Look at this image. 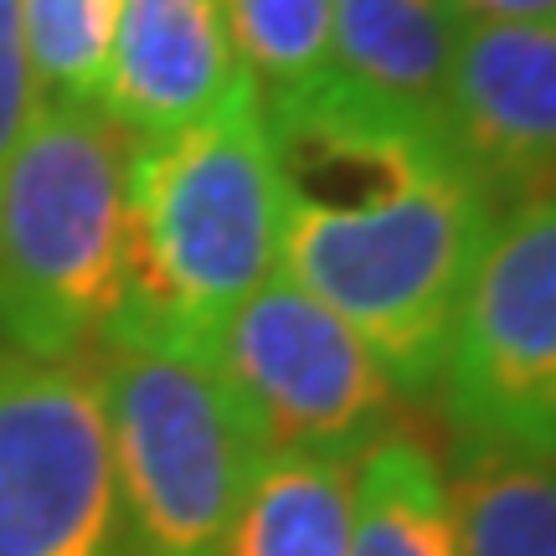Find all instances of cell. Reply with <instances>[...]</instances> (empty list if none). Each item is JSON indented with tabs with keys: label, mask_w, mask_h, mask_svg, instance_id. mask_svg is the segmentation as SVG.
Returning a JSON list of instances; mask_svg holds the SVG:
<instances>
[{
	"label": "cell",
	"mask_w": 556,
	"mask_h": 556,
	"mask_svg": "<svg viewBox=\"0 0 556 556\" xmlns=\"http://www.w3.org/2000/svg\"><path fill=\"white\" fill-rule=\"evenodd\" d=\"M278 160V268L336 309L402 402L438 397L464 289L500 206L438 124L392 114L340 78L263 103Z\"/></svg>",
	"instance_id": "obj_1"
},
{
	"label": "cell",
	"mask_w": 556,
	"mask_h": 556,
	"mask_svg": "<svg viewBox=\"0 0 556 556\" xmlns=\"http://www.w3.org/2000/svg\"><path fill=\"white\" fill-rule=\"evenodd\" d=\"M283 197L253 88L212 119L124 155L119 299L99 345L212 361L227 319L278 274Z\"/></svg>",
	"instance_id": "obj_2"
},
{
	"label": "cell",
	"mask_w": 556,
	"mask_h": 556,
	"mask_svg": "<svg viewBox=\"0 0 556 556\" xmlns=\"http://www.w3.org/2000/svg\"><path fill=\"white\" fill-rule=\"evenodd\" d=\"M124 155L99 109L37 103L0 176V345L83 361L119 299Z\"/></svg>",
	"instance_id": "obj_3"
},
{
	"label": "cell",
	"mask_w": 556,
	"mask_h": 556,
	"mask_svg": "<svg viewBox=\"0 0 556 556\" xmlns=\"http://www.w3.org/2000/svg\"><path fill=\"white\" fill-rule=\"evenodd\" d=\"M99 402L129 556H222L268 443L212 361L99 345Z\"/></svg>",
	"instance_id": "obj_4"
},
{
	"label": "cell",
	"mask_w": 556,
	"mask_h": 556,
	"mask_svg": "<svg viewBox=\"0 0 556 556\" xmlns=\"http://www.w3.org/2000/svg\"><path fill=\"white\" fill-rule=\"evenodd\" d=\"M454 438L556 458V191L500 212L438 377Z\"/></svg>",
	"instance_id": "obj_5"
},
{
	"label": "cell",
	"mask_w": 556,
	"mask_h": 556,
	"mask_svg": "<svg viewBox=\"0 0 556 556\" xmlns=\"http://www.w3.org/2000/svg\"><path fill=\"white\" fill-rule=\"evenodd\" d=\"M212 366L248 407L268 454L361 464L366 448L397 433L402 397L381 361L283 268L227 319Z\"/></svg>",
	"instance_id": "obj_6"
},
{
	"label": "cell",
	"mask_w": 556,
	"mask_h": 556,
	"mask_svg": "<svg viewBox=\"0 0 556 556\" xmlns=\"http://www.w3.org/2000/svg\"><path fill=\"white\" fill-rule=\"evenodd\" d=\"M0 556H129L99 381L0 345Z\"/></svg>",
	"instance_id": "obj_7"
},
{
	"label": "cell",
	"mask_w": 556,
	"mask_h": 556,
	"mask_svg": "<svg viewBox=\"0 0 556 556\" xmlns=\"http://www.w3.org/2000/svg\"><path fill=\"white\" fill-rule=\"evenodd\" d=\"M438 135L500 212L556 191V21L469 26Z\"/></svg>",
	"instance_id": "obj_8"
},
{
	"label": "cell",
	"mask_w": 556,
	"mask_h": 556,
	"mask_svg": "<svg viewBox=\"0 0 556 556\" xmlns=\"http://www.w3.org/2000/svg\"><path fill=\"white\" fill-rule=\"evenodd\" d=\"M253 88L222 0H119L99 114L124 139H165Z\"/></svg>",
	"instance_id": "obj_9"
},
{
	"label": "cell",
	"mask_w": 556,
	"mask_h": 556,
	"mask_svg": "<svg viewBox=\"0 0 556 556\" xmlns=\"http://www.w3.org/2000/svg\"><path fill=\"white\" fill-rule=\"evenodd\" d=\"M464 31L454 0H336L330 78L392 114L438 124Z\"/></svg>",
	"instance_id": "obj_10"
},
{
	"label": "cell",
	"mask_w": 556,
	"mask_h": 556,
	"mask_svg": "<svg viewBox=\"0 0 556 556\" xmlns=\"http://www.w3.org/2000/svg\"><path fill=\"white\" fill-rule=\"evenodd\" d=\"M356 464L319 454H263L222 556H351Z\"/></svg>",
	"instance_id": "obj_11"
},
{
	"label": "cell",
	"mask_w": 556,
	"mask_h": 556,
	"mask_svg": "<svg viewBox=\"0 0 556 556\" xmlns=\"http://www.w3.org/2000/svg\"><path fill=\"white\" fill-rule=\"evenodd\" d=\"M443 475L454 556H556V458L458 438L454 469Z\"/></svg>",
	"instance_id": "obj_12"
},
{
	"label": "cell",
	"mask_w": 556,
	"mask_h": 556,
	"mask_svg": "<svg viewBox=\"0 0 556 556\" xmlns=\"http://www.w3.org/2000/svg\"><path fill=\"white\" fill-rule=\"evenodd\" d=\"M351 556H454L448 475L413 433H387L356 464Z\"/></svg>",
	"instance_id": "obj_13"
},
{
	"label": "cell",
	"mask_w": 556,
	"mask_h": 556,
	"mask_svg": "<svg viewBox=\"0 0 556 556\" xmlns=\"http://www.w3.org/2000/svg\"><path fill=\"white\" fill-rule=\"evenodd\" d=\"M232 47L258 103L294 99L330 78L336 0H222Z\"/></svg>",
	"instance_id": "obj_14"
},
{
	"label": "cell",
	"mask_w": 556,
	"mask_h": 556,
	"mask_svg": "<svg viewBox=\"0 0 556 556\" xmlns=\"http://www.w3.org/2000/svg\"><path fill=\"white\" fill-rule=\"evenodd\" d=\"M37 103L99 109L119 0H16Z\"/></svg>",
	"instance_id": "obj_15"
},
{
	"label": "cell",
	"mask_w": 556,
	"mask_h": 556,
	"mask_svg": "<svg viewBox=\"0 0 556 556\" xmlns=\"http://www.w3.org/2000/svg\"><path fill=\"white\" fill-rule=\"evenodd\" d=\"M31 114H37V83H31V62L21 41V5L0 0V176L16 155Z\"/></svg>",
	"instance_id": "obj_16"
},
{
	"label": "cell",
	"mask_w": 556,
	"mask_h": 556,
	"mask_svg": "<svg viewBox=\"0 0 556 556\" xmlns=\"http://www.w3.org/2000/svg\"><path fill=\"white\" fill-rule=\"evenodd\" d=\"M458 16L479 21H556V0H454Z\"/></svg>",
	"instance_id": "obj_17"
}]
</instances>
